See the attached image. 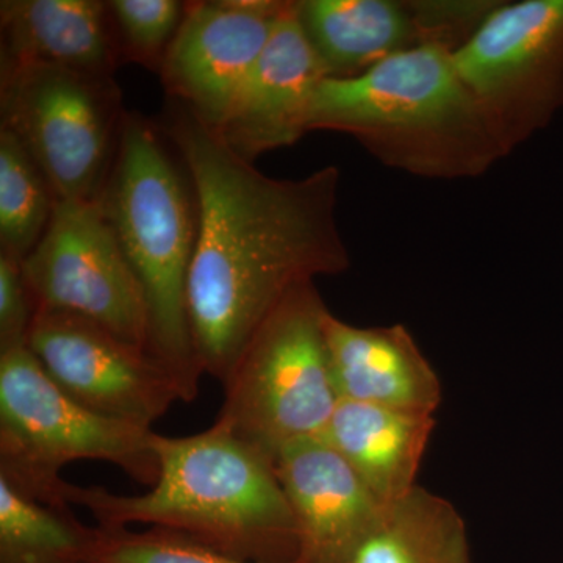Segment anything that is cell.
Segmentation results:
<instances>
[{
	"label": "cell",
	"instance_id": "cell-1",
	"mask_svg": "<svg viewBox=\"0 0 563 563\" xmlns=\"http://www.w3.org/2000/svg\"><path fill=\"white\" fill-rule=\"evenodd\" d=\"M172 107L163 132L179 152L198 214L188 279L192 346L202 374L224 383L288 292L350 269L336 222L340 172L265 176L217 129L179 102Z\"/></svg>",
	"mask_w": 563,
	"mask_h": 563
},
{
	"label": "cell",
	"instance_id": "cell-2",
	"mask_svg": "<svg viewBox=\"0 0 563 563\" xmlns=\"http://www.w3.org/2000/svg\"><path fill=\"white\" fill-rule=\"evenodd\" d=\"M158 476L141 495L68 483L65 501L106 528L150 525L243 561L290 563L298 529L274 463L222 422L187 437L155 432Z\"/></svg>",
	"mask_w": 563,
	"mask_h": 563
},
{
	"label": "cell",
	"instance_id": "cell-3",
	"mask_svg": "<svg viewBox=\"0 0 563 563\" xmlns=\"http://www.w3.org/2000/svg\"><path fill=\"white\" fill-rule=\"evenodd\" d=\"M351 135L385 166L426 179H470L507 157L453 51L418 47L350 79L322 80L309 132Z\"/></svg>",
	"mask_w": 563,
	"mask_h": 563
},
{
	"label": "cell",
	"instance_id": "cell-4",
	"mask_svg": "<svg viewBox=\"0 0 563 563\" xmlns=\"http://www.w3.org/2000/svg\"><path fill=\"white\" fill-rule=\"evenodd\" d=\"M187 181L155 125L140 114L125 113L98 201L146 298L147 351L196 399L202 372L192 346L188 279L198 214Z\"/></svg>",
	"mask_w": 563,
	"mask_h": 563
},
{
	"label": "cell",
	"instance_id": "cell-5",
	"mask_svg": "<svg viewBox=\"0 0 563 563\" xmlns=\"http://www.w3.org/2000/svg\"><path fill=\"white\" fill-rule=\"evenodd\" d=\"M329 312L314 282L285 296L225 377L217 420L274 463L292 444L321 439L340 395L325 340Z\"/></svg>",
	"mask_w": 563,
	"mask_h": 563
},
{
	"label": "cell",
	"instance_id": "cell-6",
	"mask_svg": "<svg viewBox=\"0 0 563 563\" xmlns=\"http://www.w3.org/2000/svg\"><path fill=\"white\" fill-rule=\"evenodd\" d=\"M154 429L113 420L81 406L25 346L0 352V477L18 490L65 501L62 470L80 461L118 466L136 483L155 484Z\"/></svg>",
	"mask_w": 563,
	"mask_h": 563
},
{
	"label": "cell",
	"instance_id": "cell-7",
	"mask_svg": "<svg viewBox=\"0 0 563 563\" xmlns=\"http://www.w3.org/2000/svg\"><path fill=\"white\" fill-rule=\"evenodd\" d=\"M0 80V129L29 152L57 201L98 199L125 117L113 77L2 62Z\"/></svg>",
	"mask_w": 563,
	"mask_h": 563
},
{
	"label": "cell",
	"instance_id": "cell-8",
	"mask_svg": "<svg viewBox=\"0 0 563 563\" xmlns=\"http://www.w3.org/2000/svg\"><path fill=\"white\" fill-rule=\"evenodd\" d=\"M453 62L510 154L563 109V0L499 2Z\"/></svg>",
	"mask_w": 563,
	"mask_h": 563
},
{
	"label": "cell",
	"instance_id": "cell-9",
	"mask_svg": "<svg viewBox=\"0 0 563 563\" xmlns=\"http://www.w3.org/2000/svg\"><path fill=\"white\" fill-rule=\"evenodd\" d=\"M22 273L36 310L76 314L147 351L146 298L98 199L57 201Z\"/></svg>",
	"mask_w": 563,
	"mask_h": 563
},
{
	"label": "cell",
	"instance_id": "cell-10",
	"mask_svg": "<svg viewBox=\"0 0 563 563\" xmlns=\"http://www.w3.org/2000/svg\"><path fill=\"white\" fill-rule=\"evenodd\" d=\"M27 347L70 398L113 420L152 429L174 404L195 401L150 352L76 314L36 310Z\"/></svg>",
	"mask_w": 563,
	"mask_h": 563
},
{
	"label": "cell",
	"instance_id": "cell-11",
	"mask_svg": "<svg viewBox=\"0 0 563 563\" xmlns=\"http://www.w3.org/2000/svg\"><path fill=\"white\" fill-rule=\"evenodd\" d=\"M499 2L487 0H298L303 33L333 79H350L395 55L457 51Z\"/></svg>",
	"mask_w": 563,
	"mask_h": 563
},
{
	"label": "cell",
	"instance_id": "cell-12",
	"mask_svg": "<svg viewBox=\"0 0 563 563\" xmlns=\"http://www.w3.org/2000/svg\"><path fill=\"white\" fill-rule=\"evenodd\" d=\"M285 3L279 0L187 2L184 21L163 58L173 101L218 129L250 76Z\"/></svg>",
	"mask_w": 563,
	"mask_h": 563
},
{
	"label": "cell",
	"instance_id": "cell-13",
	"mask_svg": "<svg viewBox=\"0 0 563 563\" xmlns=\"http://www.w3.org/2000/svg\"><path fill=\"white\" fill-rule=\"evenodd\" d=\"M328 77L295 2H287L217 132L252 163L265 152L292 146L309 133L314 92Z\"/></svg>",
	"mask_w": 563,
	"mask_h": 563
},
{
	"label": "cell",
	"instance_id": "cell-14",
	"mask_svg": "<svg viewBox=\"0 0 563 563\" xmlns=\"http://www.w3.org/2000/svg\"><path fill=\"white\" fill-rule=\"evenodd\" d=\"M296 529V563H350L387 506L324 439L306 440L274 461Z\"/></svg>",
	"mask_w": 563,
	"mask_h": 563
},
{
	"label": "cell",
	"instance_id": "cell-15",
	"mask_svg": "<svg viewBox=\"0 0 563 563\" xmlns=\"http://www.w3.org/2000/svg\"><path fill=\"white\" fill-rule=\"evenodd\" d=\"M324 332L340 399L435 417L442 383L402 324L358 328L329 310Z\"/></svg>",
	"mask_w": 563,
	"mask_h": 563
},
{
	"label": "cell",
	"instance_id": "cell-16",
	"mask_svg": "<svg viewBox=\"0 0 563 563\" xmlns=\"http://www.w3.org/2000/svg\"><path fill=\"white\" fill-rule=\"evenodd\" d=\"M2 62L35 63L113 77L121 62L109 3L3 0Z\"/></svg>",
	"mask_w": 563,
	"mask_h": 563
},
{
	"label": "cell",
	"instance_id": "cell-17",
	"mask_svg": "<svg viewBox=\"0 0 563 563\" xmlns=\"http://www.w3.org/2000/svg\"><path fill=\"white\" fill-rule=\"evenodd\" d=\"M435 417L369 404L340 401L321 439L342 454L384 506L398 503L417 484Z\"/></svg>",
	"mask_w": 563,
	"mask_h": 563
},
{
	"label": "cell",
	"instance_id": "cell-18",
	"mask_svg": "<svg viewBox=\"0 0 563 563\" xmlns=\"http://www.w3.org/2000/svg\"><path fill=\"white\" fill-rule=\"evenodd\" d=\"M350 563H473L465 518L421 485L385 510Z\"/></svg>",
	"mask_w": 563,
	"mask_h": 563
},
{
	"label": "cell",
	"instance_id": "cell-19",
	"mask_svg": "<svg viewBox=\"0 0 563 563\" xmlns=\"http://www.w3.org/2000/svg\"><path fill=\"white\" fill-rule=\"evenodd\" d=\"M95 528L0 477V563H87Z\"/></svg>",
	"mask_w": 563,
	"mask_h": 563
},
{
	"label": "cell",
	"instance_id": "cell-20",
	"mask_svg": "<svg viewBox=\"0 0 563 563\" xmlns=\"http://www.w3.org/2000/svg\"><path fill=\"white\" fill-rule=\"evenodd\" d=\"M55 203L29 152L0 129V254L24 262L46 233Z\"/></svg>",
	"mask_w": 563,
	"mask_h": 563
},
{
	"label": "cell",
	"instance_id": "cell-21",
	"mask_svg": "<svg viewBox=\"0 0 563 563\" xmlns=\"http://www.w3.org/2000/svg\"><path fill=\"white\" fill-rule=\"evenodd\" d=\"M87 563H261L243 561L213 550L169 529L95 528ZM296 563V562H290Z\"/></svg>",
	"mask_w": 563,
	"mask_h": 563
},
{
	"label": "cell",
	"instance_id": "cell-22",
	"mask_svg": "<svg viewBox=\"0 0 563 563\" xmlns=\"http://www.w3.org/2000/svg\"><path fill=\"white\" fill-rule=\"evenodd\" d=\"M109 10L121 60L161 70L163 58L184 21L187 2L111 0Z\"/></svg>",
	"mask_w": 563,
	"mask_h": 563
},
{
	"label": "cell",
	"instance_id": "cell-23",
	"mask_svg": "<svg viewBox=\"0 0 563 563\" xmlns=\"http://www.w3.org/2000/svg\"><path fill=\"white\" fill-rule=\"evenodd\" d=\"M35 312L22 263L0 254V352L27 344Z\"/></svg>",
	"mask_w": 563,
	"mask_h": 563
}]
</instances>
